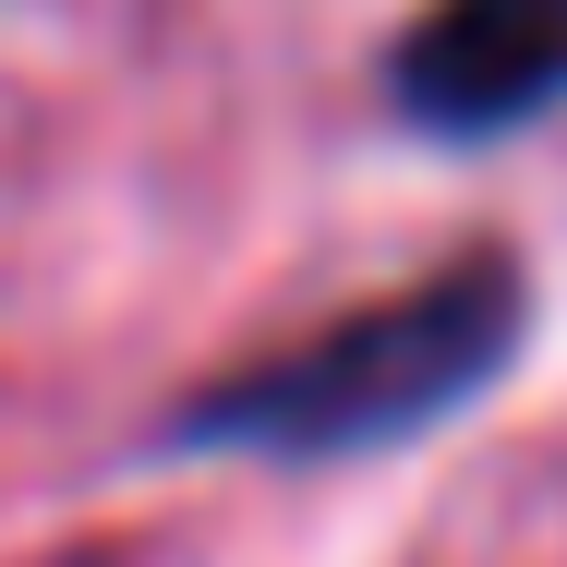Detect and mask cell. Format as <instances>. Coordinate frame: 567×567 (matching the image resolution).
Returning <instances> with one entry per match:
<instances>
[{"mask_svg": "<svg viewBox=\"0 0 567 567\" xmlns=\"http://www.w3.org/2000/svg\"><path fill=\"white\" fill-rule=\"evenodd\" d=\"M532 339V278L519 254H458L435 278L362 302L339 327H315L278 362H241L218 386H194L157 447H229V458H362V447H411L458 423Z\"/></svg>", "mask_w": 567, "mask_h": 567, "instance_id": "1", "label": "cell"}, {"mask_svg": "<svg viewBox=\"0 0 567 567\" xmlns=\"http://www.w3.org/2000/svg\"><path fill=\"white\" fill-rule=\"evenodd\" d=\"M386 97L447 145H495L567 110V0H423L386 61Z\"/></svg>", "mask_w": 567, "mask_h": 567, "instance_id": "2", "label": "cell"}]
</instances>
